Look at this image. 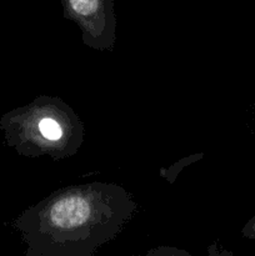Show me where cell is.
<instances>
[{"label": "cell", "mask_w": 255, "mask_h": 256, "mask_svg": "<svg viewBox=\"0 0 255 256\" xmlns=\"http://www.w3.org/2000/svg\"><path fill=\"white\" fill-rule=\"evenodd\" d=\"M136 204L122 186L108 182L56 190L14 222L28 256H92L118 236Z\"/></svg>", "instance_id": "6da1fadb"}, {"label": "cell", "mask_w": 255, "mask_h": 256, "mask_svg": "<svg viewBox=\"0 0 255 256\" xmlns=\"http://www.w3.org/2000/svg\"><path fill=\"white\" fill-rule=\"evenodd\" d=\"M5 142L22 156L64 159L76 154L84 126L74 110L60 98L42 96L0 119Z\"/></svg>", "instance_id": "7a4b0ae2"}, {"label": "cell", "mask_w": 255, "mask_h": 256, "mask_svg": "<svg viewBox=\"0 0 255 256\" xmlns=\"http://www.w3.org/2000/svg\"><path fill=\"white\" fill-rule=\"evenodd\" d=\"M65 19L76 22L82 42L95 50H112L116 40L114 0H60Z\"/></svg>", "instance_id": "3957f363"}, {"label": "cell", "mask_w": 255, "mask_h": 256, "mask_svg": "<svg viewBox=\"0 0 255 256\" xmlns=\"http://www.w3.org/2000/svg\"><path fill=\"white\" fill-rule=\"evenodd\" d=\"M242 235L248 239L255 240V216L246 222V225L242 229Z\"/></svg>", "instance_id": "277c9868"}]
</instances>
